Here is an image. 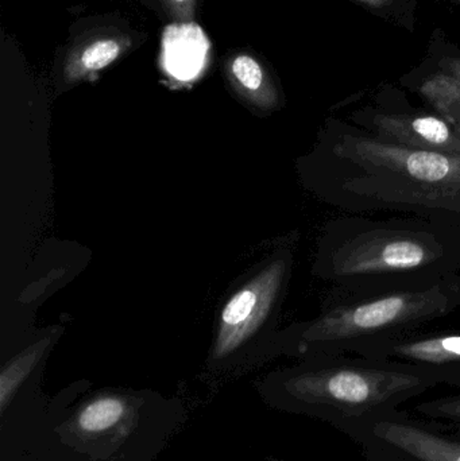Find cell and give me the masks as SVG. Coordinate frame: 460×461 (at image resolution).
<instances>
[{
	"instance_id": "obj_1",
	"label": "cell",
	"mask_w": 460,
	"mask_h": 461,
	"mask_svg": "<svg viewBox=\"0 0 460 461\" xmlns=\"http://www.w3.org/2000/svg\"><path fill=\"white\" fill-rule=\"evenodd\" d=\"M311 185L347 215L400 212L460 221V156L416 150L335 122L312 156Z\"/></svg>"
},
{
	"instance_id": "obj_2",
	"label": "cell",
	"mask_w": 460,
	"mask_h": 461,
	"mask_svg": "<svg viewBox=\"0 0 460 461\" xmlns=\"http://www.w3.org/2000/svg\"><path fill=\"white\" fill-rule=\"evenodd\" d=\"M315 271L338 294L434 286L460 274V221L339 216L324 230Z\"/></svg>"
},
{
	"instance_id": "obj_3",
	"label": "cell",
	"mask_w": 460,
	"mask_h": 461,
	"mask_svg": "<svg viewBox=\"0 0 460 461\" xmlns=\"http://www.w3.org/2000/svg\"><path fill=\"white\" fill-rule=\"evenodd\" d=\"M186 419L178 398L151 390L76 384L50 398L16 455L27 452L42 461H157Z\"/></svg>"
},
{
	"instance_id": "obj_4",
	"label": "cell",
	"mask_w": 460,
	"mask_h": 461,
	"mask_svg": "<svg viewBox=\"0 0 460 461\" xmlns=\"http://www.w3.org/2000/svg\"><path fill=\"white\" fill-rule=\"evenodd\" d=\"M437 387L410 366L343 355L302 359L265 379L258 393L275 411L326 422L350 438Z\"/></svg>"
},
{
	"instance_id": "obj_5",
	"label": "cell",
	"mask_w": 460,
	"mask_h": 461,
	"mask_svg": "<svg viewBox=\"0 0 460 461\" xmlns=\"http://www.w3.org/2000/svg\"><path fill=\"white\" fill-rule=\"evenodd\" d=\"M460 309V274L426 289L369 295L335 293L312 321L292 336L291 349L307 357L359 354L370 347L424 330Z\"/></svg>"
},
{
	"instance_id": "obj_6",
	"label": "cell",
	"mask_w": 460,
	"mask_h": 461,
	"mask_svg": "<svg viewBox=\"0 0 460 461\" xmlns=\"http://www.w3.org/2000/svg\"><path fill=\"white\" fill-rule=\"evenodd\" d=\"M367 461H460V427L397 411L350 436Z\"/></svg>"
},
{
	"instance_id": "obj_7",
	"label": "cell",
	"mask_w": 460,
	"mask_h": 461,
	"mask_svg": "<svg viewBox=\"0 0 460 461\" xmlns=\"http://www.w3.org/2000/svg\"><path fill=\"white\" fill-rule=\"evenodd\" d=\"M288 257L273 260L224 306L211 363H227L269 317L288 271Z\"/></svg>"
},
{
	"instance_id": "obj_8",
	"label": "cell",
	"mask_w": 460,
	"mask_h": 461,
	"mask_svg": "<svg viewBox=\"0 0 460 461\" xmlns=\"http://www.w3.org/2000/svg\"><path fill=\"white\" fill-rule=\"evenodd\" d=\"M358 357L410 366L439 386L460 390V330H416L370 347Z\"/></svg>"
},
{
	"instance_id": "obj_9",
	"label": "cell",
	"mask_w": 460,
	"mask_h": 461,
	"mask_svg": "<svg viewBox=\"0 0 460 461\" xmlns=\"http://www.w3.org/2000/svg\"><path fill=\"white\" fill-rule=\"evenodd\" d=\"M354 126L378 140L416 150L460 156V137L439 115L374 111Z\"/></svg>"
},
{
	"instance_id": "obj_10",
	"label": "cell",
	"mask_w": 460,
	"mask_h": 461,
	"mask_svg": "<svg viewBox=\"0 0 460 461\" xmlns=\"http://www.w3.org/2000/svg\"><path fill=\"white\" fill-rule=\"evenodd\" d=\"M210 42L196 23L170 24L162 40V65L176 80L191 81L203 72Z\"/></svg>"
},
{
	"instance_id": "obj_11",
	"label": "cell",
	"mask_w": 460,
	"mask_h": 461,
	"mask_svg": "<svg viewBox=\"0 0 460 461\" xmlns=\"http://www.w3.org/2000/svg\"><path fill=\"white\" fill-rule=\"evenodd\" d=\"M50 346V338L35 341L5 360L0 371V409L5 408L22 390L40 384L38 370Z\"/></svg>"
},
{
	"instance_id": "obj_12",
	"label": "cell",
	"mask_w": 460,
	"mask_h": 461,
	"mask_svg": "<svg viewBox=\"0 0 460 461\" xmlns=\"http://www.w3.org/2000/svg\"><path fill=\"white\" fill-rule=\"evenodd\" d=\"M118 43L115 41H99L86 48L81 56V64L88 70H99L110 65L119 56Z\"/></svg>"
},
{
	"instance_id": "obj_13",
	"label": "cell",
	"mask_w": 460,
	"mask_h": 461,
	"mask_svg": "<svg viewBox=\"0 0 460 461\" xmlns=\"http://www.w3.org/2000/svg\"><path fill=\"white\" fill-rule=\"evenodd\" d=\"M232 73L237 80L250 91H258L264 83V73L256 59L248 56H239L232 64Z\"/></svg>"
},
{
	"instance_id": "obj_14",
	"label": "cell",
	"mask_w": 460,
	"mask_h": 461,
	"mask_svg": "<svg viewBox=\"0 0 460 461\" xmlns=\"http://www.w3.org/2000/svg\"><path fill=\"white\" fill-rule=\"evenodd\" d=\"M5 461H42L38 459L37 456H34V455L32 454H19L16 455V456L11 457V459L5 460Z\"/></svg>"
},
{
	"instance_id": "obj_15",
	"label": "cell",
	"mask_w": 460,
	"mask_h": 461,
	"mask_svg": "<svg viewBox=\"0 0 460 461\" xmlns=\"http://www.w3.org/2000/svg\"><path fill=\"white\" fill-rule=\"evenodd\" d=\"M361 2L367 3V5H374V7H381V5H386L391 0H361Z\"/></svg>"
},
{
	"instance_id": "obj_16",
	"label": "cell",
	"mask_w": 460,
	"mask_h": 461,
	"mask_svg": "<svg viewBox=\"0 0 460 461\" xmlns=\"http://www.w3.org/2000/svg\"><path fill=\"white\" fill-rule=\"evenodd\" d=\"M267 461H286V460L277 459V457H270V459H267Z\"/></svg>"
},
{
	"instance_id": "obj_17",
	"label": "cell",
	"mask_w": 460,
	"mask_h": 461,
	"mask_svg": "<svg viewBox=\"0 0 460 461\" xmlns=\"http://www.w3.org/2000/svg\"><path fill=\"white\" fill-rule=\"evenodd\" d=\"M456 80H458L459 84H460V76H458V77H456Z\"/></svg>"
}]
</instances>
